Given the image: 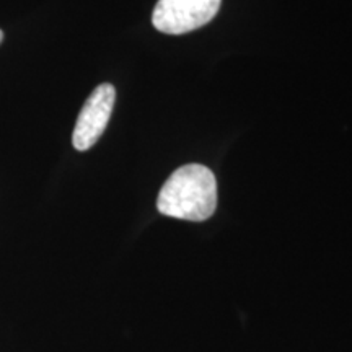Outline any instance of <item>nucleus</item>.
<instances>
[{
	"label": "nucleus",
	"instance_id": "f257e3e1",
	"mask_svg": "<svg viewBox=\"0 0 352 352\" xmlns=\"http://www.w3.org/2000/svg\"><path fill=\"white\" fill-rule=\"evenodd\" d=\"M217 208V183L208 166L189 164L166 179L157 199L158 212L168 217L202 222Z\"/></svg>",
	"mask_w": 352,
	"mask_h": 352
},
{
	"label": "nucleus",
	"instance_id": "f03ea898",
	"mask_svg": "<svg viewBox=\"0 0 352 352\" xmlns=\"http://www.w3.org/2000/svg\"><path fill=\"white\" fill-rule=\"evenodd\" d=\"M222 0H158L152 23L165 34H184L208 25Z\"/></svg>",
	"mask_w": 352,
	"mask_h": 352
},
{
	"label": "nucleus",
	"instance_id": "20e7f679",
	"mask_svg": "<svg viewBox=\"0 0 352 352\" xmlns=\"http://www.w3.org/2000/svg\"><path fill=\"white\" fill-rule=\"evenodd\" d=\"M2 39H3V33H2V30H0V43H2Z\"/></svg>",
	"mask_w": 352,
	"mask_h": 352
},
{
	"label": "nucleus",
	"instance_id": "7ed1b4c3",
	"mask_svg": "<svg viewBox=\"0 0 352 352\" xmlns=\"http://www.w3.org/2000/svg\"><path fill=\"white\" fill-rule=\"evenodd\" d=\"M114 100H116V90L109 83H101L95 88L94 94L88 96L78 114L72 134V144L77 151H88L101 138L111 118Z\"/></svg>",
	"mask_w": 352,
	"mask_h": 352
}]
</instances>
